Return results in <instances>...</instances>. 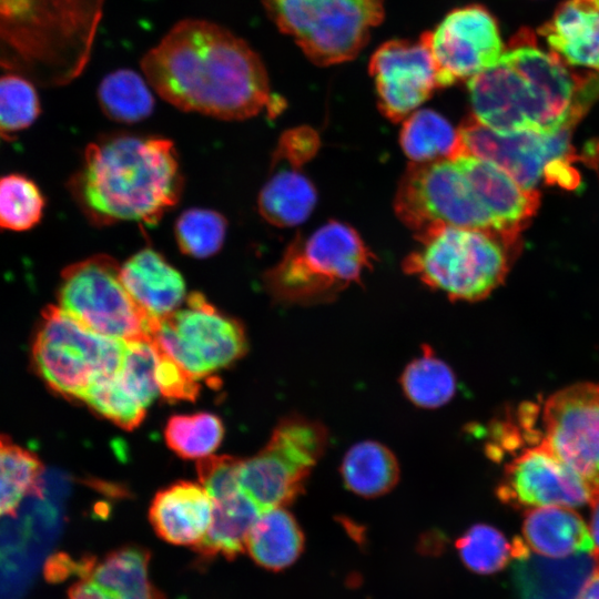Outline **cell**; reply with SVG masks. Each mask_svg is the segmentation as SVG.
Masks as SVG:
<instances>
[{
	"label": "cell",
	"mask_w": 599,
	"mask_h": 599,
	"mask_svg": "<svg viewBox=\"0 0 599 599\" xmlns=\"http://www.w3.org/2000/svg\"><path fill=\"white\" fill-rule=\"evenodd\" d=\"M418 236L419 247L404 260V271L451 300L485 298L506 277L519 235L439 226Z\"/></svg>",
	"instance_id": "5"
},
{
	"label": "cell",
	"mask_w": 599,
	"mask_h": 599,
	"mask_svg": "<svg viewBox=\"0 0 599 599\" xmlns=\"http://www.w3.org/2000/svg\"><path fill=\"white\" fill-rule=\"evenodd\" d=\"M125 342L103 336L59 306L41 313L32 343L33 364L50 388L82 399L90 385L118 372Z\"/></svg>",
	"instance_id": "8"
},
{
	"label": "cell",
	"mask_w": 599,
	"mask_h": 599,
	"mask_svg": "<svg viewBox=\"0 0 599 599\" xmlns=\"http://www.w3.org/2000/svg\"><path fill=\"white\" fill-rule=\"evenodd\" d=\"M42 475L37 455L0 435V519L21 504Z\"/></svg>",
	"instance_id": "31"
},
{
	"label": "cell",
	"mask_w": 599,
	"mask_h": 599,
	"mask_svg": "<svg viewBox=\"0 0 599 599\" xmlns=\"http://www.w3.org/2000/svg\"><path fill=\"white\" fill-rule=\"evenodd\" d=\"M576 599H599V566L581 586Z\"/></svg>",
	"instance_id": "44"
},
{
	"label": "cell",
	"mask_w": 599,
	"mask_h": 599,
	"mask_svg": "<svg viewBox=\"0 0 599 599\" xmlns=\"http://www.w3.org/2000/svg\"><path fill=\"white\" fill-rule=\"evenodd\" d=\"M151 339L197 379L233 364L247 348L242 324L201 293L189 294L182 307L154 319Z\"/></svg>",
	"instance_id": "12"
},
{
	"label": "cell",
	"mask_w": 599,
	"mask_h": 599,
	"mask_svg": "<svg viewBox=\"0 0 599 599\" xmlns=\"http://www.w3.org/2000/svg\"><path fill=\"white\" fill-rule=\"evenodd\" d=\"M303 549V531L285 507L270 508L260 514L245 548L255 564L272 571L293 565Z\"/></svg>",
	"instance_id": "25"
},
{
	"label": "cell",
	"mask_w": 599,
	"mask_h": 599,
	"mask_svg": "<svg viewBox=\"0 0 599 599\" xmlns=\"http://www.w3.org/2000/svg\"><path fill=\"white\" fill-rule=\"evenodd\" d=\"M318 139L315 131L301 126L285 132L280 140L273 159L302 165L317 150Z\"/></svg>",
	"instance_id": "41"
},
{
	"label": "cell",
	"mask_w": 599,
	"mask_h": 599,
	"mask_svg": "<svg viewBox=\"0 0 599 599\" xmlns=\"http://www.w3.org/2000/svg\"><path fill=\"white\" fill-rule=\"evenodd\" d=\"M395 212L417 235L439 226L500 232L456 160L414 162L398 185Z\"/></svg>",
	"instance_id": "11"
},
{
	"label": "cell",
	"mask_w": 599,
	"mask_h": 599,
	"mask_svg": "<svg viewBox=\"0 0 599 599\" xmlns=\"http://www.w3.org/2000/svg\"><path fill=\"white\" fill-rule=\"evenodd\" d=\"M69 187L94 224L154 225L177 203L182 174L171 141L115 134L88 145Z\"/></svg>",
	"instance_id": "3"
},
{
	"label": "cell",
	"mask_w": 599,
	"mask_h": 599,
	"mask_svg": "<svg viewBox=\"0 0 599 599\" xmlns=\"http://www.w3.org/2000/svg\"><path fill=\"white\" fill-rule=\"evenodd\" d=\"M400 385L407 399L428 409L444 406L456 393L453 369L428 346L405 367Z\"/></svg>",
	"instance_id": "29"
},
{
	"label": "cell",
	"mask_w": 599,
	"mask_h": 599,
	"mask_svg": "<svg viewBox=\"0 0 599 599\" xmlns=\"http://www.w3.org/2000/svg\"><path fill=\"white\" fill-rule=\"evenodd\" d=\"M39 114L40 101L32 82L18 74L0 78V134L2 136L29 128Z\"/></svg>",
	"instance_id": "38"
},
{
	"label": "cell",
	"mask_w": 599,
	"mask_h": 599,
	"mask_svg": "<svg viewBox=\"0 0 599 599\" xmlns=\"http://www.w3.org/2000/svg\"><path fill=\"white\" fill-rule=\"evenodd\" d=\"M328 443L325 426L294 415L283 418L267 444L241 461L238 484L263 510L285 507L303 491Z\"/></svg>",
	"instance_id": "10"
},
{
	"label": "cell",
	"mask_w": 599,
	"mask_h": 599,
	"mask_svg": "<svg viewBox=\"0 0 599 599\" xmlns=\"http://www.w3.org/2000/svg\"><path fill=\"white\" fill-rule=\"evenodd\" d=\"M223 436L222 420L211 413L174 415L164 428L167 446L185 459H202L212 455Z\"/></svg>",
	"instance_id": "32"
},
{
	"label": "cell",
	"mask_w": 599,
	"mask_h": 599,
	"mask_svg": "<svg viewBox=\"0 0 599 599\" xmlns=\"http://www.w3.org/2000/svg\"><path fill=\"white\" fill-rule=\"evenodd\" d=\"M473 115L498 132L572 129L599 99V73H580L531 34L514 37L499 61L468 80Z\"/></svg>",
	"instance_id": "2"
},
{
	"label": "cell",
	"mask_w": 599,
	"mask_h": 599,
	"mask_svg": "<svg viewBox=\"0 0 599 599\" xmlns=\"http://www.w3.org/2000/svg\"><path fill=\"white\" fill-rule=\"evenodd\" d=\"M149 84L174 106L224 120H243L284 108L271 92L258 54L227 29L206 20L177 22L145 53Z\"/></svg>",
	"instance_id": "1"
},
{
	"label": "cell",
	"mask_w": 599,
	"mask_h": 599,
	"mask_svg": "<svg viewBox=\"0 0 599 599\" xmlns=\"http://www.w3.org/2000/svg\"><path fill=\"white\" fill-rule=\"evenodd\" d=\"M241 459L229 455H210L196 465L199 483L212 499L240 489L238 471Z\"/></svg>",
	"instance_id": "39"
},
{
	"label": "cell",
	"mask_w": 599,
	"mask_h": 599,
	"mask_svg": "<svg viewBox=\"0 0 599 599\" xmlns=\"http://www.w3.org/2000/svg\"><path fill=\"white\" fill-rule=\"evenodd\" d=\"M378 106L392 121L406 119L430 98L439 81L425 33L383 43L369 62Z\"/></svg>",
	"instance_id": "16"
},
{
	"label": "cell",
	"mask_w": 599,
	"mask_h": 599,
	"mask_svg": "<svg viewBox=\"0 0 599 599\" xmlns=\"http://www.w3.org/2000/svg\"><path fill=\"white\" fill-rule=\"evenodd\" d=\"M458 130L465 154L493 162L528 190H536L544 177L558 183L572 167L571 129L547 134L498 132L469 116Z\"/></svg>",
	"instance_id": "13"
},
{
	"label": "cell",
	"mask_w": 599,
	"mask_h": 599,
	"mask_svg": "<svg viewBox=\"0 0 599 599\" xmlns=\"http://www.w3.org/2000/svg\"><path fill=\"white\" fill-rule=\"evenodd\" d=\"M538 32L565 64L599 73V0H565Z\"/></svg>",
	"instance_id": "19"
},
{
	"label": "cell",
	"mask_w": 599,
	"mask_h": 599,
	"mask_svg": "<svg viewBox=\"0 0 599 599\" xmlns=\"http://www.w3.org/2000/svg\"><path fill=\"white\" fill-rule=\"evenodd\" d=\"M212 501L210 526L194 550L202 560L234 559L245 550L248 534L262 509L241 488Z\"/></svg>",
	"instance_id": "23"
},
{
	"label": "cell",
	"mask_w": 599,
	"mask_h": 599,
	"mask_svg": "<svg viewBox=\"0 0 599 599\" xmlns=\"http://www.w3.org/2000/svg\"><path fill=\"white\" fill-rule=\"evenodd\" d=\"M174 230L179 247L184 254L204 258L222 247L226 221L215 211L190 209L180 215Z\"/></svg>",
	"instance_id": "35"
},
{
	"label": "cell",
	"mask_w": 599,
	"mask_h": 599,
	"mask_svg": "<svg viewBox=\"0 0 599 599\" xmlns=\"http://www.w3.org/2000/svg\"><path fill=\"white\" fill-rule=\"evenodd\" d=\"M400 144L415 163L454 160L465 154L459 130L428 109L416 110L406 118Z\"/></svg>",
	"instance_id": "28"
},
{
	"label": "cell",
	"mask_w": 599,
	"mask_h": 599,
	"mask_svg": "<svg viewBox=\"0 0 599 599\" xmlns=\"http://www.w3.org/2000/svg\"><path fill=\"white\" fill-rule=\"evenodd\" d=\"M425 35L440 88L470 80L494 67L505 51L496 19L479 4L451 10Z\"/></svg>",
	"instance_id": "15"
},
{
	"label": "cell",
	"mask_w": 599,
	"mask_h": 599,
	"mask_svg": "<svg viewBox=\"0 0 599 599\" xmlns=\"http://www.w3.org/2000/svg\"><path fill=\"white\" fill-rule=\"evenodd\" d=\"M590 525L589 531L592 540L593 558L599 559V486L591 488L590 498Z\"/></svg>",
	"instance_id": "42"
},
{
	"label": "cell",
	"mask_w": 599,
	"mask_h": 599,
	"mask_svg": "<svg viewBox=\"0 0 599 599\" xmlns=\"http://www.w3.org/2000/svg\"><path fill=\"white\" fill-rule=\"evenodd\" d=\"M121 277L134 301L154 318L170 315L187 296L182 274L150 247L122 264Z\"/></svg>",
	"instance_id": "21"
},
{
	"label": "cell",
	"mask_w": 599,
	"mask_h": 599,
	"mask_svg": "<svg viewBox=\"0 0 599 599\" xmlns=\"http://www.w3.org/2000/svg\"><path fill=\"white\" fill-rule=\"evenodd\" d=\"M456 162L502 233L519 235L539 206L537 190L517 183L490 161L464 154Z\"/></svg>",
	"instance_id": "18"
},
{
	"label": "cell",
	"mask_w": 599,
	"mask_h": 599,
	"mask_svg": "<svg viewBox=\"0 0 599 599\" xmlns=\"http://www.w3.org/2000/svg\"><path fill=\"white\" fill-rule=\"evenodd\" d=\"M149 561L148 550L122 547L95 561L85 578L118 599H164L150 581Z\"/></svg>",
	"instance_id": "26"
},
{
	"label": "cell",
	"mask_w": 599,
	"mask_h": 599,
	"mask_svg": "<svg viewBox=\"0 0 599 599\" xmlns=\"http://www.w3.org/2000/svg\"><path fill=\"white\" fill-rule=\"evenodd\" d=\"M522 535L529 550L551 559L592 551L589 528L570 507L530 509L522 522Z\"/></svg>",
	"instance_id": "22"
},
{
	"label": "cell",
	"mask_w": 599,
	"mask_h": 599,
	"mask_svg": "<svg viewBox=\"0 0 599 599\" xmlns=\"http://www.w3.org/2000/svg\"><path fill=\"white\" fill-rule=\"evenodd\" d=\"M105 0H0V68L44 87L87 67Z\"/></svg>",
	"instance_id": "4"
},
{
	"label": "cell",
	"mask_w": 599,
	"mask_h": 599,
	"mask_svg": "<svg viewBox=\"0 0 599 599\" xmlns=\"http://www.w3.org/2000/svg\"><path fill=\"white\" fill-rule=\"evenodd\" d=\"M153 344L158 353L155 379L160 394L170 400H194L200 393V379L190 374L154 342Z\"/></svg>",
	"instance_id": "40"
},
{
	"label": "cell",
	"mask_w": 599,
	"mask_h": 599,
	"mask_svg": "<svg viewBox=\"0 0 599 599\" xmlns=\"http://www.w3.org/2000/svg\"><path fill=\"white\" fill-rule=\"evenodd\" d=\"M44 196L34 181L12 173L0 177V229L27 231L42 219Z\"/></svg>",
	"instance_id": "33"
},
{
	"label": "cell",
	"mask_w": 599,
	"mask_h": 599,
	"mask_svg": "<svg viewBox=\"0 0 599 599\" xmlns=\"http://www.w3.org/2000/svg\"><path fill=\"white\" fill-rule=\"evenodd\" d=\"M81 400L116 426L128 430L139 426L146 412V407L122 387L116 373L94 380Z\"/></svg>",
	"instance_id": "37"
},
{
	"label": "cell",
	"mask_w": 599,
	"mask_h": 599,
	"mask_svg": "<svg viewBox=\"0 0 599 599\" xmlns=\"http://www.w3.org/2000/svg\"><path fill=\"white\" fill-rule=\"evenodd\" d=\"M59 307L90 329L119 341L150 339L154 317L130 295L114 258L95 255L61 273Z\"/></svg>",
	"instance_id": "9"
},
{
	"label": "cell",
	"mask_w": 599,
	"mask_h": 599,
	"mask_svg": "<svg viewBox=\"0 0 599 599\" xmlns=\"http://www.w3.org/2000/svg\"><path fill=\"white\" fill-rule=\"evenodd\" d=\"M373 258L354 229L332 221L306 236L298 235L281 261L265 273L264 284L282 303H326L358 283Z\"/></svg>",
	"instance_id": "6"
},
{
	"label": "cell",
	"mask_w": 599,
	"mask_h": 599,
	"mask_svg": "<svg viewBox=\"0 0 599 599\" xmlns=\"http://www.w3.org/2000/svg\"><path fill=\"white\" fill-rule=\"evenodd\" d=\"M591 489L548 445L525 449L506 467L496 489L501 502L517 508L578 507L589 502Z\"/></svg>",
	"instance_id": "17"
},
{
	"label": "cell",
	"mask_w": 599,
	"mask_h": 599,
	"mask_svg": "<svg viewBox=\"0 0 599 599\" xmlns=\"http://www.w3.org/2000/svg\"><path fill=\"white\" fill-rule=\"evenodd\" d=\"M98 99L104 114L122 123L142 121L154 109V98L146 82L130 69L105 75L99 85Z\"/></svg>",
	"instance_id": "30"
},
{
	"label": "cell",
	"mask_w": 599,
	"mask_h": 599,
	"mask_svg": "<svg viewBox=\"0 0 599 599\" xmlns=\"http://www.w3.org/2000/svg\"><path fill=\"white\" fill-rule=\"evenodd\" d=\"M68 599H118L103 591L89 579L83 578L77 582L68 593Z\"/></svg>",
	"instance_id": "43"
},
{
	"label": "cell",
	"mask_w": 599,
	"mask_h": 599,
	"mask_svg": "<svg viewBox=\"0 0 599 599\" xmlns=\"http://www.w3.org/2000/svg\"><path fill=\"white\" fill-rule=\"evenodd\" d=\"M278 30L315 64L353 60L384 19L385 0H264Z\"/></svg>",
	"instance_id": "7"
},
{
	"label": "cell",
	"mask_w": 599,
	"mask_h": 599,
	"mask_svg": "<svg viewBox=\"0 0 599 599\" xmlns=\"http://www.w3.org/2000/svg\"><path fill=\"white\" fill-rule=\"evenodd\" d=\"M458 555L464 565L479 575L495 573L515 558V545L493 526H471L456 541Z\"/></svg>",
	"instance_id": "34"
},
{
	"label": "cell",
	"mask_w": 599,
	"mask_h": 599,
	"mask_svg": "<svg viewBox=\"0 0 599 599\" xmlns=\"http://www.w3.org/2000/svg\"><path fill=\"white\" fill-rule=\"evenodd\" d=\"M341 474L345 486L354 494L375 498L389 493L399 480V465L385 445L366 440L352 446L345 454Z\"/></svg>",
	"instance_id": "27"
},
{
	"label": "cell",
	"mask_w": 599,
	"mask_h": 599,
	"mask_svg": "<svg viewBox=\"0 0 599 599\" xmlns=\"http://www.w3.org/2000/svg\"><path fill=\"white\" fill-rule=\"evenodd\" d=\"M300 166L273 159L272 175L258 195L260 213L268 223L282 227L294 226L312 213L316 191Z\"/></svg>",
	"instance_id": "24"
},
{
	"label": "cell",
	"mask_w": 599,
	"mask_h": 599,
	"mask_svg": "<svg viewBox=\"0 0 599 599\" xmlns=\"http://www.w3.org/2000/svg\"><path fill=\"white\" fill-rule=\"evenodd\" d=\"M544 438L591 488L599 486V384L577 383L548 397Z\"/></svg>",
	"instance_id": "14"
},
{
	"label": "cell",
	"mask_w": 599,
	"mask_h": 599,
	"mask_svg": "<svg viewBox=\"0 0 599 599\" xmlns=\"http://www.w3.org/2000/svg\"><path fill=\"white\" fill-rule=\"evenodd\" d=\"M212 509V498L200 483L177 481L154 496L149 519L163 540L196 546L210 526Z\"/></svg>",
	"instance_id": "20"
},
{
	"label": "cell",
	"mask_w": 599,
	"mask_h": 599,
	"mask_svg": "<svg viewBox=\"0 0 599 599\" xmlns=\"http://www.w3.org/2000/svg\"><path fill=\"white\" fill-rule=\"evenodd\" d=\"M156 362L158 353L151 338L125 342L116 378L144 407L160 394L155 379Z\"/></svg>",
	"instance_id": "36"
}]
</instances>
